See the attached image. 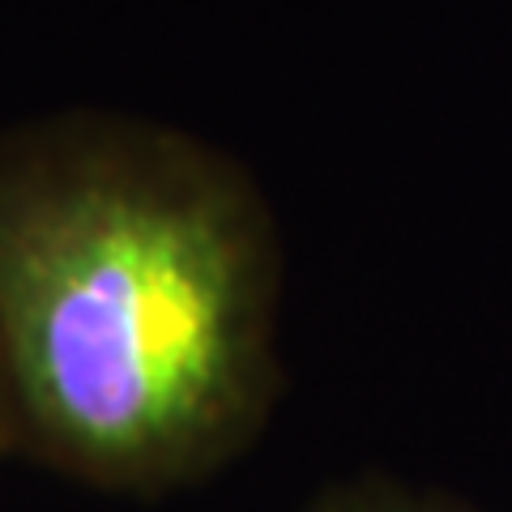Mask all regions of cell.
I'll use <instances>...</instances> for the list:
<instances>
[{"label":"cell","instance_id":"obj_3","mask_svg":"<svg viewBox=\"0 0 512 512\" xmlns=\"http://www.w3.org/2000/svg\"><path fill=\"white\" fill-rule=\"evenodd\" d=\"M0 457H13V436H9V414H5V393H0Z\"/></svg>","mask_w":512,"mask_h":512},{"label":"cell","instance_id":"obj_1","mask_svg":"<svg viewBox=\"0 0 512 512\" xmlns=\"http://www.w3.org/2000/svg\"><path fill=\"white\" fill-rule=\"evenodd\" d=\"M278 325V222L231 154L103 111L0 133L13 457L116 495L205 483L274 414Z\"/></svg>","mask_w":512,"mask_h":512},{"label":"cell","instance_id":"obj_2","mask_svg":"<svg viewBox=\"0 0 512 512\" xmlns=\"http://www.w3.org/2000/svg\"><path fill=\"white\" fill-rule=\"evenodd\" d=\"M303 512H478L474 504L444 491L397 483L389 474H350L329 483Z\"/></svg>","mask_w":512,"mask_h":512}]
</instances>
